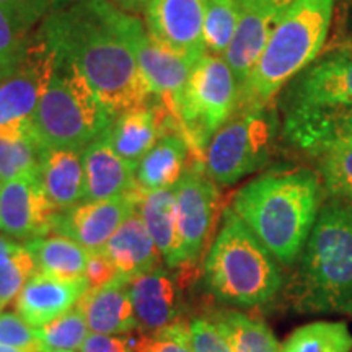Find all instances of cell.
<instances>
[{
  "label": "cell",
  "instance_id": "19",
  "mask_svg": "<svg viewBox=\"0 0 352 352\" xmlns=\"http://www.w3.org/2000/svg\"><path fill=\"white\" fill-rule=\"evenodd\" d=\"M88 290L85 277L59 279L36 272L15 298L19 315L33 328H41L69 311Z\"/></svg>",
  "mask_w": 352,
  "mask_h": 352
},
{
  "label": "cell",
  "instance_id": "3",
  "mask_svg": "<svg viewBox=\"0 0 352 352\" xmlns=\"http://www.w3.org/2000/svg\"><path fill=\"white\" fill-rule=\"evenodd\" d=\"M300 311L352 316V202L333 197L321 206L290 284Z\"/></svg>",
  "mask_w": 352,
  "mask_h": 352
},
{
  "label": "cell",
  "instance_id": "34",
  "mask_svg": "<svg viewBox=\"0 0 352 352\" xmlns=\"http://www.w3.org/2000/svg\"><path fill=\"white\" fill-rule=\"evenodd\" d=\"M39 147L33 131L21 135H0V184L38 170Z\"/></svg>",
  "mask_w": 352,
  "mask_h": 352
},
{
  "label": "cell",
  "instance_id": "7",
  "mask_svg": "<svg viewBox=\"0 0 352 352\" xmlns=\"http://www.w3.org/2000/svg\"><path fill=\"white\" fill-rule=\"evenodd\" d=\"M239 98V83L226 59L206 52L191 70L178 109V129L192 160L202 164L206 147L235 113Z\"/></svg>",
  "mask_w": 352,
  "mask_h": 352
},
{
  "label": "cell",
  "instance_id": "1",
  "mask_svg": "<svg viewBox=\"0 0 352 352\" xmlns=\"http://www.w3.org/2000/svg\"><path fill=\"white\" fill-rule=\"evenodd\" d=\"M134 19L109 0H74L50 13L38 32L80 70L113 120L153 98L132 46Z\"/></svg>",
  "mask_w": 352,
  "mask_h": 352
},
{
  "label": "cell",
  "instance_id": "23",
  "mask_svg": "<svg viewBox=\"0 0 352 352\" xmlns=\"http://www.w3.org/2000/svg\"><path fill=\"white\" fill-rule=\"evenodd\" d=\"M103 252L127 279L160 270L164 259L138 210L114 232Z\"/></svg>",
  "mask_w": 352,
  "mask_h": 352
},
{
  "label": "cell",
  "instance_id": "5",
  "mask_svg": "<svg viewBox=\"0 0 352 352\" xmlns=\"http://www.w3.org/2000/svg\"><path fill=\"white\" fill-rule=\"evenodd\" d=\"M204 279L217 300L243 308L272 300L283 287L272 253L232 208L223 212L222 227L206 256Z\"/></svg>",
  "mask_w": 352,
  "mask_h": 352
},
{
  "label": "cell",
  "instance_id": "25",
  "mask_svg": "<svg viewBox=\"0 0 352 352\" xmlns=\"http://www.w3.org/2000/svg\"><path fill=\"white\" fill-rule=\"evenodd\" d=\"M192 162L186 140L178 131L168 132L140 158L138 183L145 191L175 188Z\"/></svg>",
  "mask_w": 352,
  "mask_h": 352
},
{
  "label": "cell",
  "instance_id": "28",
  "mask_svg": "<svg viewBox=\"0 0 352 352\" xmlns=\"http://www.w3.org/2000/svg\"><path fill=\"white\" fill-rule=\"evenodd\" d=\"M214 324L223 334L232 352H280L266 323L240 311H219Z\"/></svg>",
  "mask_w": 352,
  "mask_h": 352
},
{
  "label": "cell",
  "instance_id": "6",
  "mask_svg": "<svg viewBox=\"0 0 352 352\" xmlns=\"http://www.w3.org/2000/svg\"><path fill=\"white\" fill-rule=\"evenodd\" d=\"M113 121L80 70L57 57L50 85L32 118L39 147L83 151Z\"/></svg>",
  "mask_w": 352,
  "mask_h": 352
},
{
  "label": "cell",
  "instance_id": "26",
  "mask_svg": "<svg viewBox=\"0 0 352 352\" xmlns=\"http://www.w3.org/2000/svg\"><path fill=\"white\" fill-rule=\"evenodd\" d=\"M138 214L155 241L158 252L170 267L175 266L178 253V215H176L175 188L142 191L138 202Z\"/></svg>",
  "mask_w": 352,
  "mask_h": 352
},
{
  "label": "cell",
  "instance_id": "27",
  "mask_svg": "<svg viewBox=\"0 0 352 352\" xmlns=\"http://www.w3.org/2000/svg\"><path fill=\"white\" fill-rule=\"evenodd\" d=\"M26 248L36 263L38 272L59 279L85 277L90 253L67 236L57 233L54 236H39L28 240Z\"/></svg>",
  "mask_w": 352,
  "mask_h": 352
},
{
  "label": "cell",
  "instance_id": "45",
  "mask_svg": "<svg viewBox=\"0 0 352 352\" xmlns=\"http://www.w3.org/2000/svg\"><path fill=\"white\" fill-rule=\"evenodd\" d=\"M208 2H215V0H204V3H208Z\"/></svg>",
  "mask_w": 352,
  "mask_h": 352
},
{
  "label": "cell",
  "instance_id": "14",
  "mask_svg": "<svg viewBox=\"0 0 352 352\" xmlns=\"http://www.w3.org/2000/svg\"><path fill=\"white\" fill-rule=\"evenodd\" d=\"M59 210L39 182L38 170L0 184V230L16 240H33L54 230Z\"/></svg>",
  "mask_w": 352,
  "mask_h": 352
},
{
  "label": "cell",
  "instance_id": "41",
  "mask_svg": "<svg viewBox=\"0 0 352 352\" xmlns=\"http://www.w3.org/2000/svg\"><path fill=\"white\" fill-rule=\"evenodd\" d=\"M80 352H134L126 341L111 334H90L83 342Z\"/></svg>",
  "mask_w": 352,
  "mask_h": 352
},
{
  "label": "cell",
  "instance_id": "15",
  "mask_svg": "<svg viewBox=\"0 0 352 352\" xmlns=\"http://www.w3.org/2000/svg\"><path fill=\"white\" fill-rule=\"evenodd\" d=\"M204 0H148L145 28L155 41L192 60L206 54Z\"/></svg>",
  "mask_w": 352,
  "mask_h": 352
},
{
  "label": "cell",
  "instance_id": "12",
  "mask_svg": "<svg viewBox=\"0 0 352 352\" xmlns=\"http://www.w3.org/2000/svg\"><path fill=\"white\" fill-rule=\"evenodd\" d=\"M131 39L140 74L151 95L168 109L178 124V109L184 87L197 60L155 41L138 16L132 21Z\"/></svg>",
  "mask_w": 352,
  "mask_h": 352
},
{
  "label": "cell",
  "instance_id": "29",
  "mask_svg": "<svg viewBox=\"0 0 352 352\" xmlns=\"http://www.w3.org/2000/svg\"><path fill=\"white\" fill-rule=\"evenodd\" d=\"M352 334L344 321H315L298 328L280 352H351Z\"/></svg>",
  "mask_w": 352,
  "mask_h": 352
},
{
  "label": "cell",
  "instance_id": "17",
  "mask_svg": "<svg viewBox=\"0 0 352 352\" xmlns=\"http://www.w3.org/2000/svg\"><path fill=\"white\" fill-rule=\"evenodd\" d=\"M173 131L179 132L175 118L160 101L152 98L142 107L127 109L114 118L108 135L122 158L139 164L158 139Z\"/></svg>",
  "mask_w": 352,
  "mask_h": 352
},
{
  "label": "cell",
  "instance_id": "31",
  "mask_svg": "<svg viewBox=\"0 0 352 352\" xmlns=\"http://www.w3.org/2000/svg\"><path fill=\"white\" fill-rule=\"evenodd\" d=\"M240 20V0H215L206 3L204 47L208 54L223 57L235 36Z\"/></svg>",
  "mask_w": 352,
  "mask_h": 352
},
{
  "label": "cell",
  "instance_id": "37",
  "mask_svg": "<svg viewBox=\"0 0 352 352\" xmlns=\"http://www.w3.org/2000/svg\"><path fill=\"white\" fill-rule=\"evenodd\" d=\"M28 38V30L0 7V70L7 69L21 54Z\"/></svg>",
  "mask_w": 352,
  "mask_h": 352
},
{
  "label": "cell",
  "instance_id": "33",
  "mask_svg": "<svg viewBox=\"0 0 352 352\" xmlns=\"http://www.w3.org/2000/svg\"><path fill=\"white\" fill-rule=\"evenodd\" d=\"M320 178L336 199L352 202V140L328 147L320 155Z\"/></svg>",
  "mask_w": 352,
  "mask_h": 352
},
{
  "label": "cell",
  "instance_id": "30",
  "mask_svg": "<svg viewBox=\"0 0 352 352\" xmlns=\"http://www.w3.org/2000/svg\"><path fill=\"white\" fill-rule=\"evenodd\" d=\"M38 272L26 245L0 236V310L13 302L30 277Z\"/></svg>",
  "mask_w": 352,
  "mask_h": 352
},
{
  "label": "cell",
  "instance_id": "24",
  "mask_svg": "<svg viewBox=\"0 0 352 352\" xmlns=\"http://www.w3.org/2000/svg\"><path fill=\"white\" fill-rule=\"evenodd\" d=\"M283 132L290 145L318 157L334 144L352 140V108L329 113L284 114Z\"/></svg>",
  "mask_w": 352,
  "mask_h": 352
},
{
  "label": "cell",
  "instance_id": "21",
  "mask_svg": "<svg viewBox=\"0 0 352 352\" xmlns=\"http://www.w3.org/2000/svg\"><path fill=\"white\" fill-rule=\"evenodd\" d=\"M127 287L135 320L142 331L157 333L179 320L176 285L162 267L132 277Z\"/></svg>",
  "mask_w": 352,
  "mask_h": 352
},
{
  "label": "cell",
  "instance_id": "13",
  "mask_svg": "<svg viewBox=\"0 0 352 352\" xmlns=\"http://www.w3.org/2000/svg\"><path fill=\"white\" fill-rule=\"evenodd\" d=\"M142 191L144 189L138 186L131 192L111 199L82 201L80 204L57 214L52 232L77 241L88 253L103 252L114 232L138 210Z\"/></svg>",
  "mask_w": 352,
  "mask_h": 352
},
{
  "label": "cell",
  "instance_id": "2",
  "mask_svg": "<svg viewBox=\"0 0 352 352\" xmlns=\"http://www.w3.org/2000/svg\"><path fill=\"white\" fill-rule=\"evenodd\" d=\"M323 202V182L308 168L272 170L246 183L232 209L277 261L296 263Z\"/></svg>",
  "mask_w": 352,
  "mask_h": 352
},
{
  "label": "cell",
  "instance_id": "16",
  "mask_svg": "<svg viewBox=\"0 0 352 352\" xmlns=\"http://www.w3.org/2000/svg\"><path fill=\"white\" fill-rule=\"evenodd\" d=\"M292 0H240V20L226 56L239 90L252 76L267 39Z\"/></svg>",
  "mask_w": 352,
  "mask_h": 352
},
{
  "label": "cell",
  "instance_id": "36",
  "mask_svg": "<svg viewBox=\"0 0 352 352\" xmlns=\"http://www.w3.org/2000/svg\"><path fill=\"white\" fill-rule=\"evenodd\" d=\"M0 344L26 352H41L36 328L12 311H0Z\"/></svg>",
  "mask_w": 352,
  "mask_h": 352
},
{
  "label": "cell",
  "instance_id": "20",
  "mask_svg": "<svg viewBox=\"0 0 352 352\" xmlns=\"http://www.w3.org/2000/svg\"><path fill=\"white\" fill-rule=\"evenodd\" d=\"M127 283L129 279L120 274L103 287L88 289L77 302L91 333L114 336L139 329Z\"/></svg>",
  "mask_w": 352,
  "mask_h": 352
},
{
  "label": "cell",
  "instance_id": "39",
  "mask_svg": "<svg viewBox=\"0 0 352 352\" xmlns=\"http://www.w3.org/2000/svg\"><path fill=\"white\" fill-rule=\"evenodd\" d=\"M56 0H0V7L7 10L25 30H32L39 20L46 19Z\"/></svg>",
  "mask_w": 352,
  "mask_h": 352
},
{
  "label": "cell",
  "instance_id": "44",
  "mask_svg": "<svg viewBox=\"0 0 352 352\" xmlns=\"http://www.w3.org/2000/svg\"><path fill=\"white\" fill-rule=\"evenodd\" d=\"M342 50L349 51V52H351V54H352V44H347V46H344V47H342Z\"/></svg>",
  "mask_w": 352,
  "mask_h": 352
},
{
  "label": "cell",
  "instance_id": "10",
  "mask_svg": "<svg viewBox=\"0 0 352 352\" xmlns=\"http://www.w3.org/2000/svg\"><path fill=\"white\" fill-rule=\"evenodd\" d=\"M178 253L175 266H191L208 245L220 210V192L199 162L192 160L175 186Z\"/></svg>",
  "mask_w": 352,
  "mask_h": 352
},
{
  "label": "cell",
  "instance_id": "38",
  "mask_svg": "<svg viewBox=\"0 0 352 352\" xmlns=\"http://www.w3.org/2000/svg\"><path fill=\"white\" fill-rule=\"evenodd\" d=\"M189 341L195 352H232L214 321L195 318L189 323Z\"/></svg>",
  "mask_w": 352,
  "mask_h": 352
},
{
  "label": "cell",
  "instance_id": "9",
  "mask_svg": "<svg viewBox=\"0 0 352 352\" xmlns=\"http://www.w3.org/2000/svg\"><path fill=\"white\" fill-rule=\"evenodd\" d=\"M57 54L36 33L21 54L0 70V135L32 132V118L54 74Z\"/></svg>",
  "mask_w": 352,
  "mask_h": 352
},
{
  "label": "cell",
  "instance_id": "40",
  "mask_svg": "<svg viewBox=\"0 0 352 352\" xmlns=\"http://www.w3.org/2000/svg\"><path fill=\"white\" fill-rule=\"evenodd\" d=\"M120 276L114 263L107 256L104 252L90 253V259H88L87 270H85V279L88 283V289H98L111 283L114 277Z\"/></svg>",
  "mask_w": 352,
  "mask_h": 352
},
{
  "label": "cell",
  "instance_id": "11",
  "mask_svg": "<svg viewBox=\"0 0 352 352\" xmlns=\"http://www.w3.org/2000/svg\"><path fill=\"white\" fill-rule=\"evenodd\" d=\"M352 108V54L340 50L308 65L290 87L284 114L329 113Z\"/></svg>",
  "mask_w": 352,
  "mask_h": 352
},
{
  "label": "cell",
  "instance_id": "18",
  "mask_svg": "<svg viewBox=\"0 0 352 352\" xmlns=\"http://www.w3.org/2000/svg\"><path fill=\"white\" fill-rule=\"evenodd\" d=\"M108 129L82 151L85 201L111 199L139 186L138 164L126 160L114 151Z\"/></svg>",
  "mask_w": 352,
  "mask_h": 352
},
{
  "label": "cell",
  "instance_id": "43",
  "mask_svg": "<svg viewBox=\"0 0 352 352\" xmlns=\"http://www.w3.org/2000/svg\"><path fill=\"white\" fill-rule=\"evenodd\" d=\"M0 352H26V351L16 349V347H12V346H6V344H0Z\"/></svg>",
  "mask_w": 352,
  "mask_h": 352
},
{
  "label": "cell",
  "instance_id": "4",
  "mask_svg": "<svg viewBox=\"0 0 352 352\" xmlns=\"http://www.w3.org/2000/svg\"><path fill=\"white\" fill-rule=\"evenodd\" d=\"M334 0H292L272 30L252 76L240 88L239 107H271L272 100L302 74L327 41Z\"/></svg>",
  "mask_w": 352,
  "mask_h": 352
},
{
  "label": "cell",
  "instance_id": "35",
  "mask_svg": "<svg viewBox=\"0 0 352 352\" xmlns=\"http://www.w3.org/2000/svg\"><path fill=\"white\" fill-rule=\"evenodd\" d=\"M134 352H195L189 341V323L176 320L157 333H145L134 342Z\"/></svg>",
  "mask_w": 352,
  "mask_h": 352
},
{
  "label": "cell",
  "instance_id": "32",
  "mask_svg": "<svg viewBox=\"0 0 352 352\" xmlns=\"http://www.w3.org/2000/svg\"><path fill=\"white\" fill-rule=\"evenodd\" d=\"M41 352H63L80 349L83 342L90 336L85 318L78 308H70L59 318L36 328Z\"/></svg>",
  "mask_w": 352,
  "mask_h": 352
},
{
  "label": "cell",
  "instance_id": "46",
  "mask_svg": "<svg viewBox=\"0 0 352 352\" xmlns=\"http://www.w3.org/2000/svg\"><path fill=\"white\" fill-rule=\"evenodd\" d=\"M63 352H74V351H63Z\"/></svg>",
  "mask_w": 352,
  "mask_h": 352
},
{
  "label": "cell",
  "instance_id": "22",
  "mask_svg": "<svg viewBox=\"0 0 352 352\" xmlns=\"http://www.w3.org/2000/svg\"><path fill=\"white\" fill-rule=\"evenodd\" d=\"M38 175L44 192L59 212L85 201L82 151L41 148Z\"/></svg>",
  "mask_w": 352,
  "mask_h": 352
},
{
  "label": "cell",
  "instance_id": "8",
  "mask_svg": "<svg viewBox=\"0 0 352 352\" xmlns=\"http://www.w3.org/2000/svg\"><path fill=\"white\" fill-rule=\"evenodd\" d=\"M276 131L270 107H236L206 147L204 171L219 186L239 183L270 160Z\"/></svg>",
  "mask_w": 352,
  "mask_h": 352
},
{
  "label": "cell",
  "instance_id": "42",
  "mask_svg": "<svg viewBox=\"0 0 352 352\" xmlns=\"http://www.w3.org/2000/svg\"><path fill=\"white\" fill-rule=\"evenodd\" d=\"M109 2L114 3L116 7L122 8V10L131 13V12L144 10V8L147 7L148 0H109Z\"/></svg>",
  "mask_w": 352,
  "mask_h": 352
}]
</instances>
